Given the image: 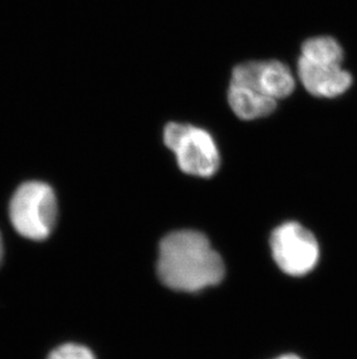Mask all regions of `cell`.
I'll use <instances>...</instances> for the list:
<instances>
[{
	"instance_id": "obj_3",
	"label": "cell",
	"mask_w": 357,
	"mask_h": 359,
	"mask_svg": "<svg viewBox=\"0 0 357 359\" xmlns=\"http://www.w3.org/2000/svg\"><path fill=\"white\" fill-rule=\"evenodd\" d=\"M164 143L176 155L182 172L209 178L218 171L220 155L215 140L206 129L169 122L164 129Z\"/></svg>"
},
{
	"instance_id": "obj_7",
	"label": "cell",
	"mask_w": 357,
	"mask_h": 359,
	"mask_svg": "<svg viewBox=\"0 0 357 359\" xmlns=\"http://www.w3.org/2000/svg\"><path fill=\"white\" fill-rule=\"evenodd\" d=\"M229 105L239 119H262L276 109L277 100L267 97L253 88L230 83L227 91Z\"/></svg>"
},
{
	"instance_id": "obj_1",
	"label": "cell",
	"mask_w": 357,
	"mask_h": 359,
	"mask_svg": "<svg viewBox=\"0 0 357 359\" xmlns=\"http://www.w3.org/2000/svg\"><path fill=\"white\" fill-rule=\"evenodd\" d=\"M157 272L166 287L192 293L219 284L225 268L206 235L178 231L160 242Z\"/></svg>"
},
{
	"instance_id": "obj_10",
	"label": "cell",
	"mask_w": 357,
	"mask_h": 359,
	"mask_svg": "<svg viewBox=\"0 0 357 359\" xmlns=\"http://www.w3.org/2000/svg\"><path fill=\"white\" fill-rule=\"evenodd\" d=\"M274 359H302L300 356H297V355H293V353H286V355H282V356L277 357V358Z\"/></svg>"
},
{
	"instance_id": "obj_2",
	"label": "cell",
	"mask_w": 357,
	"mask_h": 359,
	"mask_svg": "<svg viewBox=\"0 0 357 359\" xmlns=\"http://www.w3.org/2000/svg\"><path fill=\"white\" fill-rule=\"evenodd\" d=\"M14 231L27 240L49 238L58 219L57 197L49 184L28 180L18 187L8 203Z\"/></svg>"
},
{
	"instance_id": "obj_8",
	"label": "cell",
	"mask_w": 357,
	"mask_h": 359,
	"mask_svg": "<svg viewBox=\"0 0 357 359\" xmlns=\"http://www.w3.org/2000/svg\"><path fill=\"white\" fill-rule=\"evenodd\" d=\"M300 57L317 65H341L344 62V51L335 39L317 36L304 42Z\"/></svg>"
},
{
	"instance_id": "obj_11",
	"label": "cell",
	"mask_w": 357,
	"mask_h": 359,
	"mask_svg": "<svg viewBox=\"0 0 357 359\" xmlns=\"http://www.w3.org/2000/svg\"><path fill=\"white\" fill-rule=\"evenodd\" d=\"M4 258V241L3 236H1V233H0V265L3 263Z\"/></svg>"
},
{
	"instance_id": "obj_9",
	"label": "cell",
	"mask_w": 357,
	"mask_h": 359,
	"mask_svg": "<svg viewBox=\"0 0 357 359\" xmlns=\"http://www.w3.org/2000/svg\"><path fill=\"white\" fill-rule=\"evenodd\" d=\"M47 359H97L91 350L77 343H65L55 348Z\"/></svg>"
},
{
	"instance_id": "obj_4",
	"label": "cell",
	"mask_w": 357,
	"mask_h": 359,
	"mask_svg": "<svg viewBox=\"0 0 357 359\" xmlns=\"http://www.w3.org/2000/svg\"><path fill=\"white\" fill-rule=\"evenodd\" d=\"M270 248L277 266L293 277L307 275L317 266L321 249L307 228L289 221L274 229Z\"/></svg>"
},
{
	"instance_id": "obj_6",
	"label": "cell",
	"mask_w": 357,
	"mask_h": 359,
	"mask_svg": "<svg viewBox=\"0 0 357 359\" xmlns=\"http://www.w3.org/2000/svg\"><path fill=\"white\" fill-rule=\"evenodd\" d=\"M298 77L305 90L317 98H337L353 85V76L341 65H317L303 57L298 61Z\"/></svg>"
},
{
	"instance_id": "obj_5",
	"label": "cell",
	"mask_w": 357,
	"mask_h": 359,
	"mask_svg": "<svg viewBox=\"0 0 357 359\" xmlns=\"http://www.w3.org/2000/svg\"><path fill=\"white\" fill-rule=\"evenodd\" d=\"M231 83L253 88L275 100L289 97L296 88L293 72L280 61H253L238 65L233 69Z\"/></svg>"
}]
</instances>
